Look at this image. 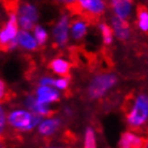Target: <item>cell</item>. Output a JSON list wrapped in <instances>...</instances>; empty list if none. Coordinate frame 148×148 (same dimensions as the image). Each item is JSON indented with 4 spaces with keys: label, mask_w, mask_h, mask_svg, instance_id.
<instances>
[{
    "label": "cell",
    "mask_w": 148,
    "mask_h": 148,
    "mask_svg": "<svg viewBox=\"0 0 148 148\" xmlns=\"http://www.w3.org/2000/svg\"><path fill=\"white\" fill-rule=\"evenodd\" d=\"M112 27L114 30V34L119 40L127 41L130 38V26L126 19L115 16L112 19Z\"/></svg>",
    "instance_id": "10"
},
{
    "label": "cell",
    "mask_w": 148,
    "mask_h": 148,
    "mask_svg": "<svg viewBox=\"0 0 148 148\" xmlns=\"http://www.w3.org/2000/svg\"><path fill=\"white\" fill-rule=\"evenodd\" d=\"M69 9L77 14H84L86 17H99L105 10V3L103 0H76L69 5Z\"/></svg>",
    "instance_id": "4"
},
{
    "label": "cell",
    "mask_w": 148,
    "mask_h": 148,
    "mask_svg": "<svg viewBox=\"0 0 148 148\" xmlns=\"http://www.w3.org/2000/svg\"><path fill=\"white\" fill-rule=\"evenodd\" d=\"M18 32V19L16 17L15 12H12L5 23V26L0 32V43L2 48L7 47L10 43L17 40Z\"/></svg>",
    "instance_id": "5"
},
{
    "label": "cell",
    "mask_w": 148,
    "mask_h": 148,
    "mask_svg": "<svg viewBox=\"0 0 148 148\" xmlns=\"http://www.w3.org/2000/svg\"><path fill=\"white\" fill-rule=\"evenodd\" d=\"M137 24L142 31L148 32V11L144 7H140L137 10Z\"/></svg>",
    "instance_id": "17"
},
{
    "label": "cell",
    "mask_w": 148,
    "mask_h": 148,
    "mask_svg": "<svg viewBox=\"0 0 148 148\" xmlns=\"http://www.w3.org/2000/svg\"><path fill=\"white\" fill-rule=\"evenodd\" d=\"M148 119V96L140 95L135 98L133 104L127 113V121L131 127L138 128Z\"/></svg>",
    "instance_id": "2"
},
{
    "label": "cell",
    "mask_w": 148,
    "mask_h": 148,
    "mask_svg": "<svg viewBox=\"0 0 148 148\" xmlns=\"http://www.w3.org/2000/svg\"><path fill=\"white\" fill-rule=\"evenodd\" d=\"M60 120L58 118H47L40 122L38 126L39 133L43 136H49L56 132V130L59 128Z\"/></svg>",
    "instance_id": "14"
},
{
    "label": "cell",
    "mask_w": 148,
    "mask_h": 148,
    "mask_svg": "<svg viewBox=\"0 0 148 148\" xmlns=\"http://www.w3.org/2000/svg\"><path fill=\"white\" fill-rule=\"evenodd\" d=\"M25 105L27 106V108H29L31 112H34L36 114L40 115L41 117L44 116H51L53 115L54 112L52 111V108L48 106L47 104L42 103L40 101H38L37 97L29 96L25 101Z\"/></svg>",
    "instance_id": "9"
},
{
    "label": "cell",
    "mask_w": 148,
    "mask_h": 148,
    "mask_svg": "<svg viewBox=\"0 0 148 148\" xmlns=\"http://www.w3.org/2000/svg\"><path fill=\"white\" fill-rule=\"evenodd\" d=\"M69 34H70L69 17L67 15H62L53 29V37H54L56 44L60 47L64 46L69 40Z\"/></svg>",
    "instance_id": "7"
},
{
    "label": "cell",
    "mask_w": 148,
    "mask_h": 148,
    "mask_svg": "<svg viewBox=\"0 0 148 148\" xmlns=\"http://www.w3.org/2000/svg\"><path fill=\"white\" fill-rule=\"evenodd\" d=\"M84 148H97L96 136H95V132H93V130L91 128H88L85 132Z\"/></svg>",
    "instance_id": "20"
},
{
    "label": "cell",
    "mask_w": 148,
    "mask_h": 148,
    "mask_svg": "<svg viewBox=\"0 0 148 148\" xmlns=\"http://www.w3.org/2000/svg\"><path fill=\"white\" fill-rule=\"evenodd\" d=\"M48 148H56V147H48ZM57 148H58V147H57Z\"/></svg>",
    "instance_id": "24"
},
{
    "label": "cell",
    "mask_w": 148,
    "mask_h": 148,
    "mask_svg": "<svg viewBox=\"0 0 148 148\" xmlns=\"http://www.w3.org/2000/svg\"><path fill=\"white\" fill-rule=\"evenodd\" d=\"M88 23L86 18H77L71 23L70 32L74 40H82L87 34Z\"/></svg>",
    "instance_id": "13"
},
{
    "label": "cell",
    "mask_w": 148,
    "mask_h": 148,
    "mask_svg": "<svg viewBox=\"0 0 148 148\" xmlns=\"http://www.w3.org/2000/svg\"><path fill=\"white\" fill-rule=\"evenodd\" d=\"M57 2H60V3H64L67 4L68 7L71 5V4H73L74 2H76V0H56Z\"/></svg>",
    "instance_id": "22"
},
{
    "label": "cell",
    "mask_w": 148,
    "mask_h": 148,
    "mask_svg": "<svg viewBox=\"0 0 148 148\" xmlns=\"http://www.w3.org/2000/svg\"><path fill=\"white\" fill-rule=\"evenodd\" d=\"M99 29H100L101 34H102V39L105 44H111L113 42V36H114V30L110 25L105 24V23H101L99 24Z\"/></svg>",
    "instance_id": "18"
},
{
    "label": "cell",
    "mask_w": 148,
    "mask_h": 148,
    "mask_svg": "<svg viewBox=\"0 0 148 148\" xmlns=\"http://www.w3.org/2000/svg\"><path fill=\"white\" fill-rule=\"evenodd\" d=\"M145 145L146 143L143 137L132 132L123 133L119 141V148H145Z\"/></svg>",
    "instance_id": "11"
},
{
    "label": "cell",
    "mask_w": 148,
    "mask_h": 148,
    "mask_svg": "<svg viewBox=\"0 0 148 148\" xmlns=\"http://www.w3.org/2000/svg\"><path fill=\"white\" fill-rule=\"evenodd\" d=\"M4 122H5V115H4L3 108H1V111H0V129L1 131H3Z\"/></svg>",
    "instance_id": "21"
},
{
    "label": "cell",
    "mask_w": 148,
    "mask_h": 148,
    "mask_svg": "<svg viewBox=\"0 0 148 148\" xmlns=\"http://www.w3.org/2000/svg\"><path fill=\"white\" fill-rule=\"evenodd\" d=\"M116 82H117V78L112 73H104L97 75L89 84V97L91 99H100L110 89L114 87Z\"/></svg>",
    "instance_id": "3"
},
{
    "label": "cell",
    "mask_w": 148,
    "mask_h": 148,
    "mask_svg": "<svg viewBox=\"0 0 148 148\" xmlns=\"http://www.w3.org/2000/svg\"><path fill=\"white\" fill-rule=\"evenodd\" d=\"M4 83L2 81L0 82V97H1V99H3V96H4Z\"/></svg>",
    "instance_id": "23"
},
{
    "label": "cell",
    "mask_w": 148,
    "mask_h": 148,
    "mask_svg": "<svg viewBox=\"0 0 148 148\" xmlns=\"http://www.w3.org/2000/svg\"><path fill=\"white\" fill-rule=\"evenodd\" d=\"M40 115L26 110H14L8 115V122L12 128L21 131H29L40 125Z\"/></svg>",
    "instance_id": "1"
},
{
    "label": "cell",
    "mask_w": 148,
    "mask_h": 148,
    "mask_svg": "<svg viewBox=\"0 0 148 148\" xmlns=\"http://www.w3.org/2000/svg\"><path fill=\"white\" fill-rule=\"evenodd\" d=\"M111 4L116 16L119 18L126 19L131 14L132 10L131 0H111Z\"/></svg>",
    "instance_id": "12"
},
{
    "label": "cell",
    "mask_w": 148,
    "mask_h": 148,
    "mask_svg": "<svg viewBox=\"0 0 148 148\" xmlns=\"http://www.w3.org/2000/svg\"><path fill=\"white\" fill-rule=\"evenodd\" d=\"M34 38L37 39L38 43L40 45H43L47 42V39H48L47 31L43 27H41L40 25H38V26H36L34 28Z\"/></svg>",
    "instance_id": "19"
},
{
    "label": "cell",
    "mask_w": 148,
    "mask_h": 148,
    "mask_svg": "<svg viewBox=\"0 0 148 148\" xmlns=\"http://www.w3.org/2000/svg\"><path fill=\"white\" fill-rule=\"evenodd\" d=\"M17 42H18L19 46H22L23 48L28 49V51H34V49H37L38 44H39L37 39L34 38V36L30 34L26 30H22V31L18 32Z\"/></svg>",
    "instance_id": "15"
},
{
    "label": "cell",
    "mask_w": 148,
    "mask_h": 148,
    "mask_svg": "<svg viewBox=\"0 0 148 148\" xmlns=\"http://www.w3.org/2000/svg\"><path fill=\"white\" fill-rule=\"evenodd\" d=\"M49 69L62 77H69L70 73V63L63 58H55L49 63Z\"/></svg>",
    "instance_id": "16"
},
{
    "label": "cell",
    "mask_w": 148,
    "mask_h": 148,
    "mask_svg": "<svg viewBox=\"0 0 148 148\" xmlns=\"http://www.w3.org/2000/svg\"><path fill=\"white\" fill-rule=\"evenodd\" d=\"M36 97H37L38 101H40L42 103L48 104L57 102L59 100L60 95L56 89L53 88L52 86L40 85L37 88Z\"/></svg>",
    "instance_id": "8"
},
{
    "label": "cell",
    "mask_w": 148,
    "mask_h": 148,
    "mask_svg": "<svg viewBox=\"0 0 148 148\" xmlns=\"http://www.w3.org/2000/svg\"><path fill=\"white\" fill-rule=\"evenodd\" d=\"M38 21V11L36 7L29 3H24L19 8L18 25L23 30H31Z\"/></svg>",
    "instance_id": "6"
}]
</instances>
